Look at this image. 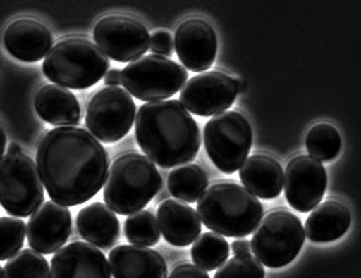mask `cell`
<instances>
[{"instance_id":"cell-8","label":"cell","mask_w":361,"mask_h":278,"mask_svg":"<svg viewBox=\"0 0 361 278\" xmlns=\"http://www.w3.org/2000/svg\"><path fill=\"white\" fill-rule=\"evenodd\" d=\"M187 80L188 72L184 67L158 55L144 56L121 70V84L127 92L145 102L171 98Z\"/></svg>"},{"instance_id":"cell-15","label":"cell","mask_w":361,"mask_h":278,"mask_svg":"<svg viewBox=\"0 0 361 278\" xmlns=\"http://www.w3.org/2000/svg\"><path fill=\"white\" fill-rule=\"evenodd\" d=\"M173 46L179 61L187 69L202 72L214 63L218 37L207 20L190 18L178 26Z\"/></svg>"},{"instance_id":"cell-19","label":"cell","mask_w":361,"mask_h":278,"mask_svg":"<svg viewBox=\"0 0 361 278\" xmlns=\"http://www.w3.org/2000/svg\"><path fill=\"white\" fill-rule=\"evenodd\" d=\"M157 215L160 232L171 246L188 247L201 234V218L192 207L183 201H162Z\"/></svg>"},{"instance_id":"cell-7","label":"cell","mask_w":361,"mask_h":278,"mask_svg":"<svg viewBox=\"0 0 361 278\" xmlns=\"http://www.w3.org/2000/svg\"><path fill=\"white\" fill-rule=\"evenodd\" d=\"M304 227L297 216L288 210L269 213L259 222L250 241L257 259L269 268L287 266L300 253L304 246Z\"/></svg>"},{"instance_id":"cell-9","label":"cell","mask_w":361,"mask_h":278,"mask_svg":"<svg viewBox=\"0 0 361 278\" xmlns=\"http://www.w3.org/2000/svg\"><path fill=\"white\" fill-rule=\"evenodd\" d=\"M252 130L244 115L224 111L207 121L204 145L207 155L221 172L233 175L240 169L250 154Z\"/></svg>"},{"instance_id":"cell-32","label":"cell","mask_w":361,"mask_h":278,"mask_svg":"<svg viewBox=\"0 0 361 278\" xmlns=\"http://www.w3.org/2000/svg\"><path fill=\"white\" fill-rule=\"evenodd\" d=\"M168 278H209V274L196 265L179 264L171 270Z\"/></svg>"},{"instance_id":"cell-31","label":"cell","mask_w":361,"mask_h":278,"mask_svg":"<svg viewBox=\"0 0 361 278\" xmlns=\"http://www.w3.org/2000/svg\"><path fill=\"white\" fill-rule=\"evenodd\" d=\"M173 39L169 32L157 31L153 33L149 40V49L154 52L153 55L162 56V57H171L173 55Z\"/></svg>"},{"instance_id":"cell-30","label":"cell","mask_w":361,"mask_h":278,"mask_svg":"<svg viewBox=\"0 0 361 278\" xmlns=\"http://www.w3.org/2000/svg\"><path fill=\"white\" fill-rule=\"evenodd\" d=\"M265 270L252 255H235L221 265L213 278H264Z\"/></svg>"},{"instance_id":"cell-25","label":"cell","mask_w":361,"mask_h":278,"mask_svg":"<svg viewBox=\"0 0 361 278\" xmlns=\"http://www.w3.org/2000/svg\"><path fill=\"white\" fill-rule=\"evenodd\" d=\"M229 255V244L216 233H203L192 248V258L196 266L209 272L226 263Z\"/></svg>"},{"instance_id":"cell-21","label":"cell","mask_w":361,"mask_h":278,"mask_svg":"<svg viewBox=\"0 0 361 278\" xmlns=\"http://www.w3.org/2000/svg\"><path fill=\"white\" fill-rule=\"evenodd\" d=\"M241 182L256 197L273 199L283 189L284 172L276 158L255 154L247 158L239 170Z\"/></svg>"},{"instance_id":"cell-16","label":"cell","mask_w":361,"mask_h":278,"mask_svg":"<svg viewBox=\"0 0 361 278\" xmlns=\"http://www.w3.org/2000/svg\"><path fill=\"white\" fill-rule=\"evenodd\" d=\"M51 278H111L109 261L102 251L86 242H72L51 259Z\"/></svg>"},{"instance_id":"cell-11","label":"cell","mask_w":361,"mask_h":278,"mask_svg":"<svg viewBox=\"0 0 361 278\" xmlns=\"http://www.w3.org/2000/svg\"><path fill=\"white\" fill-rule=\"evenodd\" d=\"M99 49L112 61H137L149 48V31L138 20L123 15H112L99 20L93 31Z\"/></svg>"},{"instance_id":"cell-3","label":"cell","mask_w":361,"mask_h":278,"mask_svg":"<svg viewBox=\"0 0 361 278\" xmlns=\"http://www.w3.org/2000/svg\"><path fill=\"white\" fill-rule=\"evenodd\" d=\"M197 214L209 231L228 238H245L255 231L264 210L246 187L222 181L209 186L198 198Z\"/></svg>"},{"instance_id":"cell-17","label":"cell","mask_w":361,"mask_h":278,"mask_svg":"<svg viewBox=\"0 0 361 278\" xmlns=\"http://www.w3.org/2000/svg\"><path fill=\"white\" fill-rule=\"evenodd\" d=\"M4 44L9 55L23 63H37L51 50V32L37 20L20 18L7 26Z\"/></svg>"},{"instance_id":"cell-35","label":"cell","mask_w":361,"mask_h":278,"mask_svg":"<svg viewBox=\"0 0 361 278\" xmlns=\"http://www.w3.org/2000/svg\"><path fill=\"white\" fill-rule=\"evenodd\" d=\"M6 134L4 132L3 128L0 127V158H3L4 152H5V149H6Z\"/></svg>"},{"instance_id":"cell-10","label":"cell","mask_w":361,"mask_h":278,"mask_svg":"<svg viewBox=\"0 0 361 278\" xmlns=\"http://www.w3.org/2000/svg\"><path fill=\"white\" fill-rule=\"evenodd\" d=\"M135 115L136 106L126 89L106 87L99 89L90 100L85 124L99 141L114 144L132 129Z\"/></svg>"},{"instance_id":"cell-6","label":"cell","mask_w":361,"mask_h":278,"mask_svg":"<svg viewBox=\"0 0 361 278\" xmlns=\"http://www.w3.org/2000/svg\"><path fill=\"white\" fill-rule=\"evenodd\" d=\"M44 201L37 164L29 155L6 153L0 158V205L9 215L29 217Z\"/></svg>"},{"instance_id":"cell-33","label":"cell","mask_w":361,"mask_h":278,"mask_svg":"<svg viewBox=\"0 0 361 278\" xmlns=\"http://www.w3.org/2000/svg\"><path fill=\"white\" fill-rule=\"evenodd\" d=\"M104 84L106 87H118L121 84V72L119 69L112 68L108 70L104 76Z\"/></svg>"},{"instance_id":"cell-18","label":"cell","mask_w":361,"mask_h":278,"mask_svg":"<svg viewBox=\"0 0 361 278\" xmlns=\"http://www.w3.org/2000/svg\"><path fill=\"white\" fill-rule=\"evenodd\" d=\"M109 267L114 278H168L164 257L147 247L121 244L109 253Z\"/></svg>"},{"instance_id":"cell-38","label":"cell","mask_w":361,"mask_h":278,"mask_svg":"<svg viewBox=\"0 0 361 278\" xmlns=\"http://www.w3.org/2000/svg\"><path fill=\"white\" fill-rule=\"evenodd\" d=\"M166 197H168V194H166V191L164 192H162V194H161L160 196H159V201H164V199H166Z\"/></svg>"},{"instance_id":"cell-12","label":"cell","mask_w":361,"mask_h":278,"mask_svg":"<svg viewBox=\"0 0 361 278\" xmlns=\"http://www.w3.org/2000/svg\"><path fill=\"white\" fill-rule=\"evenodd\" d=\"M238 94L235 78L212 70L196 75L185 84L180 103L192 115L209 117L227 111Z\"/></svg>"},{"instance_id":"cell-23","label":"cell","mask_w":361,"mask_h":278,"mask_svg":"<svg viewBox=\"0 0 361 278\" xmlns=\"http://www.w3.org/2000/svg\"><path fill=\"white\" fill-rule=\"evenodd\" d=\"M351 224L349 208L340 201H327L316 206L305 223L307 236L316 244L336 241L343 236Z\"/></svg>"},{"instance_id":"cell-22","label":"cell","mask_w":361,"mask_h":278,"mask_svg":"<svg viewBox=\"0 0 361 278\" xmlns=\"http://www.w3.org/2000/svg\"><path fill=\"white\" fill-rule=\"evenodd\" d=\"M35 108L37 115L48 124L57 127H74L80 120V106L71 91L49 84L35 95Z\"/></svg>"},{"instance_id":"cell-29","label":"cell","mask_w":361,"mask_h":278,"mask_svg":"<svg viewBox=\"0 0 361 278\" xmlns=\"http://www.w3.org/2000/svg\"><path fill=\"white\" fill-rule=\"evenodd\" d=\"M26 227L22 220L0 217V261L12 258L23 248Z\"/></svg>"},{"instance_id":"cell-2","label":"cell","mask_w":361,"mask_h":278,"mask_svg":"<svg viewBox=\"0 0 361 278\" xmlns=\"http://www.w3.org/2000/svg\"><path fill=\"white\" fill-rule=\"evenodd\" d=\"M135 135L145 156L166 169L194 161L201 149L200 127L177 100L143 104L136 115Z\"/></svg>"},{"instance_id":"cell-13","label":"cell","mask_w":361,"mask_h":278,"mask_svg":"<svg viewBox=\"0 0 361 278\" xmlns=\"http://www.w3.org/2000/svg\"><path fill=\"white\" fill-rule=\"evenodd\" d=\"M284 194L293 210L308 213L321 204L327 188V175L321 162L310 155H298L288 163Z\"/></svg>"},{"instance_id":"cell-34","label":"cell","mask_w":361,"mask_h":278,"mask_svg":"<svg viewBox=\"0 0 361 278\" xmlns=\"http://www.w3.org/2000/svg\"><path fill=\"white\" fill-rule=\"evenodd\" d=\"M231 249L235 255H250L252 248H250V241L248 240H235L231 244Z\"/></svg>"},{"instance_id":"cell-27","label":"cell","mask_w":361,"mask_h":278,"mask_svg":"<svg viewBox=\"0 0 361 278\" xmlns=\"http://www.w3.org/2000/svg\"><path fill=\"white\" fill-rule=\"evenodd\" d=\"M3 278H51L49 264L40 253L24 249L7 261L3 268Z\"/></svg>"},{"instance_id":"cell-24","label":"cell","mask_w":361,"mask_h":278,"mask_svg":"<svg viewBox=\"0 0 361 278\" xmlns=\"http://www.w3.org/2000/svg\"><path fill=\"white\" fill-rule=\"evenodd\" d=\"M209 186V178L196 164H185L172 170L168 175V189L173 197L192 204L198 201Z\"/></svg>"},{"instance_id":"cell-36","label":"cell","mask_w":361,"mask_h":278,"mask_svg":"<svg viewBox=\"0 0 361 278\" xmlns=\"http://www.w3.org/2000/svg\"><path fill=\"white\" fill-rule=\"evenodd\" d=\"M22 152V146L20 144L16 141H12L9 143L8 147H7V153H20Z\"/></svg>"},{"instance_id":"cell-39","label":"cell","mask_w":361,"mask_h":278,"mask_svg":"<svg viewBox=\"0 0 361 278\" xmlns=\"http://www.w3.org/2000/svg\"><path fill=\"white\" fill-rule=\"evenodd\" d=\"M0 278H3V267L0 266Z\"/></svg>"},{"instance_id":"cell-26","label":"cell","mask_w":361,"mask_h":278,"mask_svg":"<svg viewBox=\"0 0 361 278\" xmlns=\"http://www.w3.org/2000/svg\"><path fill=\"white\" fill-rule=\"evenodd\" d=\"M306 147L310 156L317 161L330 162L340 153L341 137L331 125H315L307 134Z\"/></svg>"},{"instance_id":"cell-5","label":"cell","mask_w":361,"mask_h":278,"mask_svg":"<svg viewBox=\"0 0 361 278\" xmlns=\"http://www.w3.org/2000/svg\"><path fill=\"white\" fill-rule=\"evenodd\" d=\"M109 67V59L97 44L82 37H69L52 46L42 70L58 87L85 89L99 83Z\"/></svg>"},{"instance_id":"cell-37","label":"cell","mask_w":361,"mask_h":278,"mask_svg":"<svg viewBox=\"0 0 361 278\" xmlns=\"http://www.w3.org/2000/svg\"><path fill=\"white\" fill-rule=\"evenodd\" d=\"M235 83H237V87H238V93H244L247 89V83L244 81V80H235Z\"/></svg>"},{"instance_id":"cell-1","label":"cell","mask_w":361,"mask_h":278,"mask_svg":"<svg viewBox=\"0 0 361 278\" xmlns=\"http://www.w3.org/2000/svg\"><path fill=\"white\" fill-rule=\"evenodd\" d=\"M35 161L51 201L65 207L92 199L109 171L106 149L78 127H57L47 132L37 145Z\"/></svg>"},{"instance_id":"cell-14","label":"cell","mask_w":361,"mask_h":278,"mask_svg":"<svg viewBox=\"0 0 361 278\" xmlns=\"http://www.w3.org/2000/svg\"><path fill=\"white\" fill-rule=\"evenodd\" d=\"M72 233V213L67 207L46 201L30 217L26 236L30 247L40 255L61 249Z\"/></svg>"},{"instance_id":"cell-20","label":"cell","mask_w":361,"mask_h":278,"mask_svg":"<svg viewBox=\"0 0 361 278\" xmlns=\"http://www.w3.org/2000/svg\"><path fill=\"white\" fill-rule=\"evenodd\" d=\"M76 229L82 239L102 250L111 249L121 238L117 216L102 203L82 208L76 216Z\"/></svg>"},{"instance_id":"cell-28","label":"cell","mask_w":361,"mask_h":278,"mask_svg":"<svg viewBox=\"0 0 361 278\" xmlns=\"http://www.w3.org/2000/svg\"><path fill=\"white\" fill-rule=\"evenodd\" d=\"M125 236L130 244L141 247H153L160 241L158 221L149 210H140L129 216L123 225Z\"/></svg>"},{"instance_id":"cell-4","label":"cell","mask_w":361,"mask_h":278,"mask_svg":"<svg viewBox=\"0 0 361 278\" xmlns=\"http://www.w3.org/2000/svg\"><path fill=\"white\" fill-rule=\"evenodd\" d=\"M159 170L145 155L128 152L112 162L104 182L106 206L119 215H132L149 205L162 188Z\"/></svg>"}]
</instances>
